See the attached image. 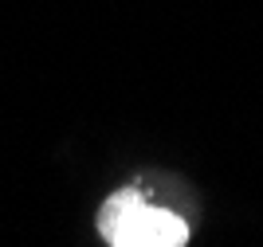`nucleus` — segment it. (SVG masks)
Wrapping results in <instances>:
<instances>
[{
    "instance_id": "obj_1",
    "label": "nucleus",
    "mask_w": 263,
    "mask_h": 247,
    "mask_svg": "<svg viewBox=\"0 0 263 247\" xmlns=\"http://www.w3.org/2000/svg\"><path fill=\"white\" fill-rule=\"evenodd\" d=\"M99 232L110 247H181L189 243V224L169 208L149 204L138 188L106 196L99 212Z\"/></svg>"
}]
</instances>
